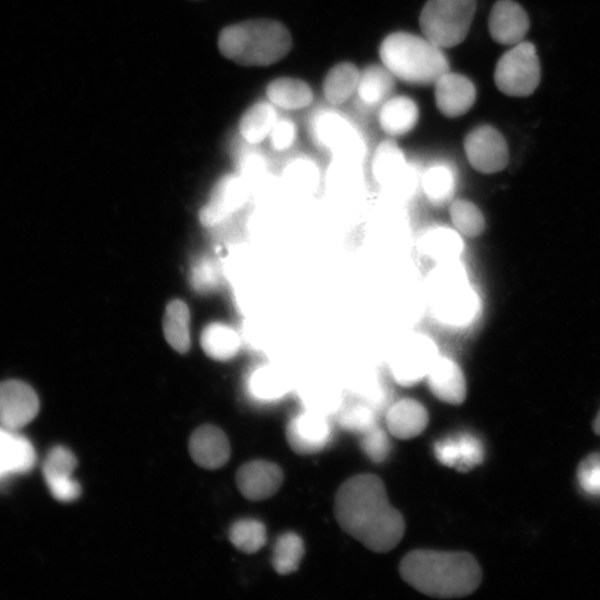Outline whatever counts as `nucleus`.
<instances>
[{
    "label": "nucleus",
    "mask_w": 600,
    "mask_h": 600,
    "mask_svg": "<svg viewBox=\"0 0 600 600\" xmlns=\"http://www.w3.org/2000/svg\"><path fill=\"white\" fill-rule=\"evenodd\" d=\"M427 290L433 312L444 325L467 328L476 319L481 299L460 260L438 263L429 275Z\"/></svg>",
    "instance_id": "39448f33"
},
{
    "label": "nucleus",
    "mask_w": 600,
    "mask_h": 600,
    "mask_svg": "<svg viewBox=\"0 0 600 600\" xmlns=\"http://www.w3.org/2000/svg\"><path fill=\"white\" fill-rule=\"evenodd\" d=\"M422 182L425 195L434 204H444L450 201L455 194V175L445 165L431 167L424 174Z\"/></svg>",
    "instance_id": "72a5a7b5"
},
{
    "label": "nucleus",
    "mask_w": 600,
    "mask_h": 600,
    "mask_svg": "<svg viewBox=\"0 0 600 600\" xmlns=\"http://www.w3.org/2000/svg\"><path fill=\"white\" fill-rule=\"evenodd\" d=\"M191 312L182 301H171L164 317V334L167 343L179 354H187L191 349L190 331Z\"/></svg>",
    "instance_id": "a878e982"
},
{
    "label": "nucleus",
    "mask_w": 600,
    "mask_h": 600,
    "mask_svg": "<svg viewBox=\"0 0 600 600\" xmlns=\"http://www.w3.org/2000/svg\"><path fill=\"white\" fill-rule=\"evenodd\" d=\"M390 433L403 441L420 436L430 422L429 411L420 401L406 398L393 405L386 417Z\"/></svg>",
    "instance_id": "412c9836"
},
{
    "label": "nucleus",
    "mask_w": 600,
    "mask_h": 600,
    "mask_svg": "<svg viewBox=\"0 0 600 600\" xmlns=\"http://www.w3.org/2000/svg\"><path fill=\"white\" fill-rule=\"evenodd\" d=\"M409 165L399 146L393 141L383 142L373 158V175L382 187L390 189L407 171Z\"/></svg>",
    "instance_id": "c85d7f7f"
},
{
    "label": "nucleus",
    "mask_w": 600,
    "mask_h": 600,
    "mask_svg": "<svg viewBox=\"0 0 600 600\" xmlns=\"http://www.w3.org/2000/svg\"><path fill=\"white\" fill-rule=\"evenodd\" d=\"M229 540L239 550L245 553H255L260 550L267 541L266 527L258 521H240L230 528Z\"/></svg>",
    "instance_id": "f704fd0d"
},
{
    "label": "nucleus",
    "mask_w": 600,
    "mask_h": 600,
    "mask_svg": "<svg viewBox=\"0 0 600 600\" xmlns=\"http://www.w3.org/2000/svg\"><path fill=\"white\" fill-rule=\"evenodd\" d=\"M36 460L33 444L20 431L0 425V486L33 471Z\"/></svg>",
    "instance_id": "ddd939ff"
},
{
    "label": "nucleus",
    "mask_w": 600,
    "mask_h": 600,
    "mask_svg": "<svg viewBox=\"0 0 600 600\" xmlns=\"http://www.w3.org/2000/svg\"><path fill=\"white\" fill-rule=\"evenodd\" d=\"M420 110L412 100L397 97L387 100L380 113L383 130L392 137H400L410 132L418 125Z\"/></svg>",
    "instance_id": "4be33fe9"
},
{
    "label": "nucleus",
    "mask_w": 600,
    "mask_h": 600,
    "mask_svg": "<svg viewBox=\"0 0 600 600\" xmlns=\"http://www.w3.org/2000/svg\"><path fill=\"white\" fill-rule=\"evenodd\" d=\"M473 81L460 74L446 73L435 84V100L439 112L448 118L468 114L476 102Z\"/></svg>",
    "instance_id": "4468645a"
},
{
    "label": "nucleus",
    "mask_w": 600,
    "mask_h": 600,
    "mask_svg": "<svg viewBox=\"0 0 600 600\" xmlns=\"http://www.w3.org/2000/svg\"><path fill=\"white\" fill-rule=\"evenodd\" d=\"M77 468L76 456L66 447H54L44 459L42 473L46 481L73 477Z\"/></svg>",
    "instance_id": "4c0bfd02"
},
{
    "label": "nucleus",
    "mask_w": 600,
    "mask_h": 600,
    "mask_svg": "<svg viewBox=\"0 0 600 600\" xmlns=\"http://www.w3.org/2000/svg\"><path fill=\"white\" fill-rule=\"evenodd\" d=\"M361 448L369 459L381 464L391 452V442L386 432L376 426L363 434Z\"/></svg>",
    "instance_id": "a19ab883"
},
{
    "label": "nucleus",
    "mask_w": 600,
    "mask_h": 600,
    "mask_svg": "<svg viewBox=\"0 0 600 600\" xmlns=\"http://www.w3.org/2000/svg\"><path fill=\"white\" fill-rule=\"evenodd\" d=\"M395 88V76L384 65H372L360 72L356 94L367 106L385 103Z\"/></svg>",
    "instance_id": "b1692460"
},
{
    "label": "nucleus",
    "mask_w": 600,
    "mask_h": 600,
    "mask_svg": "<svg viewBox=\"0 0 600 600\" xmlns=\"http://www.w3.org/2000/svg\"><path fill=\"white\" fill-rule=\"evenodd\" d=\"M399 572L412 588L444 599L469 596L483 579L478 562L469 552L412 550L403 559Z\"/></svg>",
    "instance_id": "f03ea898"
},
{
    "label": "nucleus",
    "mask_w": 600,
    "mask_h": 600,
    "mask_svg": "<svg viewBox=\"0 0 600 600\" xmlns=\"http://www.w3.org/2000/svg\"><path fill=\"white\" fill-rule=\"evenodd\" d=\"M296 126L289 119H279L275 124L269 138L273 150L284 152L292 148L296 140Z\"/></svg>",
    "instance_id": "79ce46f5"
},
{
    "label": "nucleus",
    "mask_w": 600,
    "mask_h": 600,
    "mask_svg": "<svg viewBox=\"0 0 600 600\" xmlns=\"http://www.w3.org/2000/svg\"><path fill=\"white\" fill-rule=\"evenodd\" d=\"M190 452L200 468L215 471L227 464L230 457V445L221 430L205 425L197 429L192 435Z\"/></svg>",
    "instance_id": "aec40b11"
},
{
    "label": "nucleus",
    "mask_w": 600,
    "mask_h": 600,
    "mask_svg": "<svg viewBox=\"0 0 600 600\" xmlns=\"http://www.w3.org/2000/svg\"><path fill=\"white\" fill-rule=\"evenodd\" d=\"M383 65L411 85L430 86L449 72V63L437 44L426 37L408 33L390 35L381 44Z\"/></svg>",
    "instance_id": "20e7f679"
},
{
    "label": "nucleus",
    "mask_w": 600,
    "mask_h": 600,
    "mask_svg": "<svg viewBox=\"0 0 600 600\" xmlns=\"http://www.w3.org/2000/svg\"><path fill=\"white\" fill-rule=\"evenodd\" d=\"M293 48L288 27L272 20H252L225 27L218 50L228 61L245 67H266L281 62Z\"/></svg>",
    "instance_id": "7ed1b4c3"
},
{
    "label": "nucleus",
    "mask_w": 600,
    "mask_h": 600,
    "mask_svg": "<svg viewBox=\"0 0 600 600\" xmlns=\"http://www.w3.org/2000/svg\"><path fill=\"white\" fill-rule=\"evenodd\" d=\"M360 78L359 69L352 63L334 66L324 81L325 99L334 105L346 103L356 94Z\"/></svg>",
    "instance_id": "c756f323"
},
{
    "label": "nucleus",
    "mask_w": 600,
    "mask_h": 600,
    "mask_svg": "<svg viewBox=\"0 0 600 600\" xmlns=\"http://www.w3.org/2000/svg\"><path fill=\"white\" fill-rule=\"evenodd\" d=\"M476 0H429L420 18L424 37L442 50L463 42L473 24Z\"/></svg>",
    "instance_id": "423d86ee"
},
{
    "label": "nucleus",
    "mask_w": 600,
    "mask_h": 600,
    "mask_svg": "<svg viewBox=\"0 0 600 600\" xmlns=\"http://www.w3.org/2000/svg\"><path fill=\"white\" fill-rule=\"evenodd\" d=\"M362 182L360 162L334 158L327 174V188L333 196H354L360 192Z\"/></svg>",
    "instance_id": "bb28decb"
},
{
    "label": "nucleus",
    "mask_w": 600,
    "mask_h": 600,
    "mask_svg": "<svg viewBox=\"0 0 600 600\" xmlns=\"http://www.w3.org/2000/svg\"><path fill=\"white\" fill-rule=\"evenodd\" d=\"M494 78L497 88L507 97L533 95L541 78L540 62L535 46L529 41L512 46V49L499 59Z\"/></svg>",
    "instance_id": "0eeeda50"
},
{
    "label": "nucleus",
    "mask_w": 600,
    "mask_h": 600,
    "mask_svg": "<svg viewBox=\"0 0 600 600\" xmlns=\"http://www.w3.org/2000/svg\"><path fill=\"white\" fill-rule=\"evenodd\" d=\"M52 496L61 502H73L81 495V487L73 477L46 481Z\"/></svg>",
    "instance_id": "37998d69"
},
{
    "label": "nucleus",
    "mask_w": 600,
    "mask_h": 600,
    "mask_svg": "<svg viewBox=\"0 0 600 600\" xmlns=\"http://www.w3.org/2000/svg\"><path fill=\"white\" fill-rule=\"evenodd\" d=\"M305 556L303 539L295 533H286L277 539L273 553L272 566L277 574L290 575L299 569Z\"/></svg>",
    "instance_id": "2f4dec72"
},
{
    "label": "nucleus",
    "mask_w": 600,
    "mask_h": 600,
    "mask_svg": "<svg viewBox=\"0 0 600 600\" xmlns=\"http://www.w3.org/2000/svg\"><path fill=\"white\" fill-rule=\"evenodd\" d=\"M436 343L423 334H412L398 344L390 360L397 384L410 387L427 379L439 357Z\"/></svg>",
    "instance_id": "6e6552de"
},
{
    "label": "nucleus",
    "mask_w": 600,
    "mask_h": 600,
    "mask_svg": "<svg viewBox=\"0 0 600 600\" xmlns=\"http://www.w3.org/2000/svg\"><path fill=\"white\" fill-rule=\"evenodd\" d=\"M464 150L471 166L482 174H496L510 163L509 145L490 125L474 128L465 138Z\"/></svg>",
    "instance_id": "9d476101"
},
{
    "label": "nucleus",
    "mask_w": 600,
    "mask_h": 600,
    "mask_svg": "<svg viewBox=\"0 0 600 600\" xmlns=\"http://www.w3.org/2000/svg\"><path fill=\"white\" fill-rule=\"evenodd\" d=\"M193 283L200 292L213 290L217 285L216 268L208 261H203L194 269Z\"/></svg>",
    "instance_id": "c03bdc74"
},
{
    "label": "nucleus",
    "mask_w": 600,
    "mask_h": 600,
    "mask_svg": "<svg viewBox=\"0 0 600 600\" xmlns=\"http://www.w3.org/2000/svg\"><path fill=\"white\" fill-rule=\"evenodd\" d=\"M288 442L299 455H314L324 450L333 437L332 426L320 413H298L288 426Z\"/></svg>",
    "instance_id": "f8f14e48"
},
{
    "label": "nucleus",
    "mask_w": 600,
    "mask_h": 600,
    "mask_svg": "<svg viewBox=\"0 0 600 600\" xmlns=\"http://www.w3.org/2000/svg\"><path fill=\"white\" fill-rule=\"evenodd\" d=\"M284 482V473L270 461L255 460L242 467L237 476L241 494L254 501L265 500L279 492Z\"/></svg>",
    "instance_id": "dca6fc26"
},
{
    "label": "nucleus",
    "mask_w": 600,
    "mask_h": 600,
    "mask_svg": "<svg viewBox=\"0 0 600 600\" xmlns=\"http://www.w3.org/2000/svg\"><path fill=\"white\" fill-rule=\"evenodd\" d=\"M40 408L36 392L21 381L0 383V425L21 431L31 423Z\"/></svg>",
    "instance_id": "9b49d317"
},
{
    "label": "nucleus",
    "mask_w": 600,
    "mask_h": 600,
    "mask_svg": "<svg viewBox=\"0 0 600 600\" xmlns=\"http://www.w3.org/2000/svg\"><path fill=\"white\" fill-rule=\"evenodd\" d=\"M279 120L272 103L260 102L250 107L240 120V132L251 145L260 144L269 137Z\"/></svg>",
    "instance_id": "cd10ccee"
},
{
    "label": "nucleus",
    "mask_w": 600,
    "mask_h": 600,
    "mask_svg": "<svg viewBox=\"0 0 600 600\" xmlns=\"http://www.w3.org/2000/svg\"><path fill=\"white\" fill-rule=\"evenodd\" d=\"M423 253L436 264L460 259L464 241L455 228L434 227L427 230L421 242Z\"/></svg>",
    "instance_id": "5701e85b"
},
{
    "label": "nucleus",
    "mask_w": 600,
    "mask_h": 600,
    "mask_svg": "<svg viewBox=\"0 0 600 600\" xmlns=\"http://www.w3.org/2000/svg\"><path fill=\"white\" fill-rule=\"evenodd\" d=\"M592 429L597 435H600V410L598 411L597 417L593 421Z\"/></svg>",
    "instance_id": "a18cd8bd"
},
{
    "label": "nucleus",
    "mask_w": 600,
    "mask_h": 600,
    "mask_svg": "<svg viewBox=\"0 0 600 600\" xmlns=\"http://www.w3.org/2000/svg\"><path fill=\"white\" fill-rule=\"evenodd\" d=\"M435 455L443 465L468 473L484 463L485 449L480 439L463 434L438 442Z\"/></svg>",
    "instance_id": "f3484780"
},
{
    "label": "nucleus",
    "mask_w": 600,
    "mask_h": 600,
    "mask_svg": "<svg viewBox=\"0 0 600 600\" xmlns=\"http://www.w3.org/2000/svg\"><path fill=\"white\" fill-rule=\"evenodd\" d=\"M266 92L270 103L288 111L305 108L314 99L312 90L307 82L289 77L272 80Z\"/></svg>",
    "instance_id": "393cba45"
},
{
    "label": "nucleus",
    "mask_w": 600,
    "mask_h": 600,
    "mask_svg": "<svg viewBox=\"0 0 600 600\" xmlns=\"http://www.w3.org/2000/svg\"><path fill=\"white\" fill-rule=\"evenodd\" d=\"M244 181L237 176H227L217 183L209 202L201 212L205 226H214L235 213L245 202Z\"/></svg>",
    "instance_id": "a211bd4d"
},
{
    "label": "nucleus",
    "mask_w": 600,
    "mask_h": 600,
    "mask_svg": "<svg viewBox=\"0 0 600 600\" xmlns=\"http://www.w3.org/2000/svg\"><path fill=\"white\" fill-rule=\"evenodd\" d=\"M488 27L496 42L515 46L524 41L531 22L526 11L514 0H498L492 9Z\"/></svg>",
    "instance_id": "2eb2a0df"
},
{
    "label": "nucleus",
    "mask_w": 600,
    "mask_h": 600,
    "mask_svg": "<svg viewBox=\"0 0 600 600\" xmlns=\"http://www.w3.org/2000/svg\"><path fill=\"white\" fill-rule=\"evenodd\" d=\"M450 219L457 232L469 239H475L484 233L486 221L477 205L467 200L452 202Z\"/></svg>",
    "instance_id": "473e14b6"
},
{
    "label": "nucleus",
    "mask_w": 600,
    "mask_h": 600,
    "mask_svg": "<svg viewBox=\"0 0 600 600\" xmlns=\"http://www.w3.org/2000/svg\"><path fill=\"white\" fill-rule=\"evenodd\" d=\"M248 391L257 400L271 401L283 397L286 387L279 373L270 367H261L251 376Z\"/></svg>",
    "instance_id": "c9c22d12"
},
{
    "label": "nucleus",
    "mask_w": 600,
    "mask_h": 600,
    "mask_svg": "<svg viewBox=\"0 0 600 600\" xmlns=\"http://www.w3.org/2000/svg\"><path fill=\"white\" fill-rule=\"evenodd\" d=\"M202 346L212 359L227 361L239 354L241 340L233 329L222 324H212L202 335Z\"/></svg>",
    "instance_id": "7c9ffc66"
},
{
    "label": "nucleus",
    "mask_w": 600,
    "mask_h": 600,
    "mask_svg": "<svg viewBox=\"0 0 600 600\" xmlns=\"http://www.w3.org/2000/svg\"><path fill=\"white\" fill-rule=\"evenodd\" d=\"M341 425L347 431L363 435L378 426V419L371 408L358 405L348 408L342 413Z\"/></svg>",
    "instance_id": "58836bf2"
},
{
    "label": "nucleus",
    "mask_w": 600,
    "mask_h": 600,
    "mask_svg": "<svg viewBox=\"0 0 600 600\" xmlns=\"http://www.w3.org/2000/svg\"><path fill=\"white\" fill-rule=\"evenodd\" d=\"M577 480L585 493L600 496V452L590 454L580 461Z\"/></svg>",
    "instance_id": "ea45409f"
},
{
    "label": "nucleus",
    "mask_w": 600,
    "mask_h": 600,
    "mask_svg": "<svg viewBox=\"0 0 600 600\" xmlns=\"http://www.w3.org/2000/svg\"><path fill=\"white\" fill-rule=\"evenodd\" d=\"M289 187L296 193L309 195L317 191L320 173L315 163L308 159H297L289 165L284 175Z\"/></svg>",
    "instance_id": "e433bc0d"
},
{
    "label": "nucleus",
    "mask_w": 600,
    "mask_h": 600,
    "mask_svg": "<svg viewBox=\"0 0 600 600\" xmlns=\"http://www.w3.org/2000/svg\"><path fill=\"white\" fill-rule=\"evenodd\" d=\"M311 133L334 158L362 162L366 152L362 137L342 114L334 111L317 113L311 120Z\"/></svg>",
    "instance_id": "1a4fd4ad"
},
{
    "label": "nucleus",
    "mask_w": 600,
    "mask_h": 600,
    "mask_svg": "<svg viewBox=\"0 0 600 600\" xmlns=\"http://www.w3.org/2000/svg\"><path fill=\"white\" fill-rule=\"evenodd\" d=\"M342 529L375 552L394 549L405 534V521L391 505L383 481L372 474L347 480L335 497Z\"/></svg>",
    "instance_id": "f257e3e1"
},
{
    "label": "nucleus",
    "mask_w": 600,
    "mask_h": 600,
    "mask_svg": "<svg viewBox=\"0 0 600 600\" xmlns=\"http://www.w3.org/2000/svg\"><path fill=\"white\" fill-rule=\"evenodd\" d=\"M433 395L450 405L463 404L468 395V385L463 371L452 359L439 356L427 376Z\"/></svg>",
    "instance_id": "6ab92c4d"
}]
</instances>
